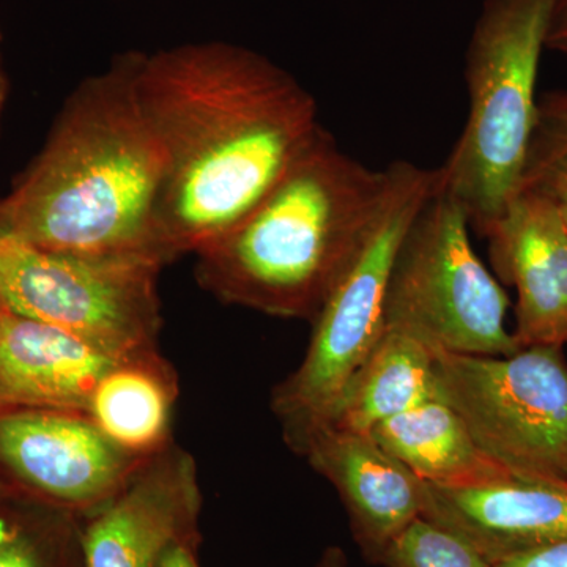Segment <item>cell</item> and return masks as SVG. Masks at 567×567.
I'll list each match as a JSON object with an SVG mask.
<instances>
[{
    "label": "cell",
    "mask_w": 567,
    "mask_h": 567,
    "mask_svg": "<svg viewBox=\"0 0 567 567\" xmlns=\"http://www.w3.org/2000/svg\"><path fill=\"white\" fill-rule=\"evenodd\" d=\"M137 84L163 151L153 229L166 265L237 226L322 130L315 96L237 44L140 52Z\"/></svg>",
    "instance_id": "1"
},
{
    "label": "cell",
    "mask_w": 567,
    "mask_h": 567,
    "mask_svg": "<svg viewBox=\"0 0 567 567\" xmlns=\"http://www.w3.org/2000/svg\"><path fill=\"white\" fill-rule=\"evenodd\" d=\"M137 66L140 51L123 52L71 93L43 151L0 199V229L48 251L166 265L153 229L163 151Z\"/></svg>",
    "instance_id": "2"
},
{
    "label": "cell",
    "mask_w": 567,
    "mask_h": 567,
    "mask_svg": "<svg viewBox=\"0 0 567 567\" xmlns=\"http://www.w3.org/2000/svg\"><path fill=\"white\" fill-rule=\"evenodd\" d=\"M388 169L320 130L267 196L196 256L203 289L226 305L312 322L374 226Z\"/></svg>",
    "instance_id": "3"
},
{
    "label": "cell",
    "mask_w": 567,
    "mask_h": 567,
    "mask_svg": "<svg viewBox=\"0 0 567 567\" xmlns=\"http://www.w3.org/2000/svg\"><path fill=\"white\" fill-rule=\"evenodd\" d=\"M557 0H486L465 58L468 117L439 185L486 237L520 189L537 73Z\"/></svg>",
    "instance_id": "4"
},
{
    "label": "cell",
    "mask_w": 567,
    "mask_h": 567,
    "mask_svg": "<svg viewBox=\"0 0 567 567\" xmlns=\"http://www.w3.org/2000/svg\"><path fill=\"white\" fill-rule=\"evenodd\" d=\"M382 208L360 251L312 319L300 365L275 388L271 409L297 451L328 420L354 371L385 330L388 284L410 226L439 188V169L391 163Z\"/></svg>",
    "instance_id": "5"
},
{
    "label": "cell",
    "mask_w": 567,
    "mask_h": 567,
    "mask_svg": "<svg viewBox=\"0 0 567 567\" xmlns=\"http://www.w3.org/2000/svg\"><path fill=\"white\" fill-rule=\"evenodd\" d=\"M461 205L436 188L410 226L385 300V328L440 352L507 357L520 350L506 328L509 297L481 262Z\"/></svg>",
    "instance_id": "6"
},
{
    "label": "cell",
    "mask_w": 567,
    "mask_h": 567,
    "mask_svg": "<svg viewBox=\"0 0 567 567\" xmlns=\"http://www.w3.org/2000/svg\"><path fill=\"white\" fill-rule=\"evenodd\" d=\"M435 380L439 399L507 475L567 487L563 347H525L507 357L435 350Z\"/></svg>",
    "instance_id": "7"
},
{
    "label": "cell",
    "mask_w": 567,
    "mask_h": 567,
    "mask_svg": "<svg viewBox=\"0 0 567 567\" xmlns=\"http://www.w3.org/2000/svg\"><path fill=\"white\" fill-rule=\"evenodd\" d=\"M162 265L48 251L0 229V301L112 358L158 350Z\"/></svg>",
    "instance_id": "8"
},
{
    "label": "cell",
    "mask_w": 567,
    "mask_h": 567,
    "mask_svg": "<svg viewBox=\"0 0 567 567\" xmlns=\"http://www.w3.org/2000/svg\"><path fill=\"white\" fill-rule=\"evenodd\" d=\"M144 461L115 446L87 413L0 410L6 486L74 516H89L110 503Z\"/></svg>",
    "instance_id": "9"
},
{
    "label": "cell",
    "mask_w": 567,
    "mask_h": 567,
    "mask_svg": "<svg viewBox=\"0 0 567 567\" xmlns=\"http://www.w3.org/2000/svg\"><path fill=\"white\" fill-rule=\"evenodd\" d=\"M196 461L175 445L145 458L110 503L81 517L82 567H158L166 548L199 536Z\"/></svg>",
    "instance_id": "10"
},
{
    "label": "cell",
    "mask_w": 567,
    "mask_h": 567,
    "mask_svg": "<svg viewBox=\"0 0 567 567\" xmlns=\"http://www.w3.org/2000/svg\"><path fill=\"white\" fill-rule=\"evenodd\" d=\"M496 275L517 290L520 349L567 346V230L557 203L520 192L486 234Z\"/></svg>",
    "instance_id": "11"
},
{
    "label": "cell",
    "mask_w": 567,
    "mask_h": 567,
    "mask_svg": "<svg viewBox=\"0 0 567 567\" xmlns=\"http://www.w3.org/2000/svg\"><path fill=\"white\" fill-rule=\"evenodd\" d=\"M295 453L333 484L365 557L380 561L395 537L423 517L424 481L371 434L322 424L309 432Z\"/></svg>",
    "instance_id": "12"
},
{
    "label": "cell",
    "mask_w": 567,
    "mask_h": 567,
    "mask_svg": "<svg viewBox=\"0 0 567 567\" xmlns=\"http://www.w3.org/2000/svg\"><path fill=\"white\" fill-rule=\"evenodd\" d=\"M425 486L423 517L462 537L492 565L567 539V487L516 477Z\"/></svg>",
    "instance_id": "13"
},
{
    "label": "cell",
    "mask_w": 567,
    "mask_h": 567,
    "mask_svg": "<svg viewBox=\"0 0 567 567\" xmlns=\"http://www.w3.org/2000/svg\"><path fill=\"white\" fill-rule=\"evenodd\" d=\"M117 361L61 328L0 312V410L87 412L104 372Z\"/></svg>",
    "instance_id": "14"
},
{
    "label": "cell",
    "mask_w": 567,
    "mask_h": 567,
    "mask_svg": "<svg viewBox=\"0 0 567 567\" xmlns=\"http://www.w3.org/2000/svg\"><path fill=\"white\" fill-rule=\"evenodd\" d=\"M178 377L159 350L121 358L104 372L87 416L130 456L148 458L173 445Z\"/></svg>",
    "instance_id": "15"
},
{
    "label": "cell",
    "mask_w": 567,
    "mask_h": 567,
    "mask_svg": "<svg viewBox=\"0 0 567 567\" xmlns=\"http://www.w3.org/2000/svg\"><path fill=\"white\" fill-rule=\"evenodd\" d=\"M434 399L435 350L415 336L385 328L323 424L371 434L377 425Z\"/></svg>",
    "instance_id": "16"
},
{
    "label": "cell",
    "mask_w": 567,
    "mask_h": 567,
    "mask_svg": "<svg viewBox=\"0 0 567 567\" xmlns=\"http://www.w3.org/2000/svg\"><path fill=\"white\" fill-rule=\"evenodd\" d=\"M371 435L432 486H477L513 477L483 453L456 410L442 399L391 417Z\"/></svg>",
    "instance_id": "17"
},
{
    "label": "cell",
    "mask_w": 567,
    "mask_h": 567,
    "mask_svg": "<svg viewBox=\"0 0 567 567\" xmlns=\"http://www.w3.org/2000/svg\"><path fill=\"white\" fill-rule=\"evenodd\" d=\"M0 567H82L81 517L10 492L0 499Z\"/></svg>",
    "instance_id": "18"
},
{
    "label": "cell",
    "mask_w": 567,
    "mask_h": 567,
    "mask_svg": "<svg viewBox=\"0 0 567 567\" xmlns=\"http://www.w3.org/2000/svg\"><path fill=\"white\" fill-rule=\"evenodd\" d=\"M567 189V91L551 92L537 106L520 192L555 194Z\"/></svg>",
    "instance_id": "19"
},
{
    "label": "cell",
    "mask_w": 567,
    "mask_h": 567,
    "mask_svg": "<svg viewBox=\"0 0 567 567\" xmlns=\"http://www.w3.org/2000/svg\"><path fill=\"white\" fill-rule=\"evenodd\" d=\"M379 563L386 567H494L462 537L424 517L395 537Z\"/></svg>",
    "instance_id": "20"
},
{
    "label": "cell",
    "mask_w": 567,
    "mask_h": 567,
    "mask_svg": "<svg viewBox=\"0 0 567 567\" xmlns=\"http://www.w3.org/2000/svg\"><path fill=\"white\" fill-rule=\"evenodd\" d=\"M494 567H567V539L494 563Z\"/></svg>",
    "instance_id": "21"
},
{
    "label": "cell",
    "mask_w": 567,
    "mask_h": 567,
    "mask_svg": "<svg viewBox=\"0 0 567 567\" xmlns=\"http://www.w3.org/2000/svg\"><path fill=\"white\" fill-rule=\"evenodd\" d=\"M199 536L177 540L166 548L158 567H199L196 559V547Z\"/></svg>",
    "instance_id": "22"
},
{
    "label": "cell",
    "mask_w": 567,
    "mask_h": 567,
    "mask_svg": "<svg viewBox=\"0 0 567 567\" xmlns=\"http://www.w3.org/2000/svg\"><path fill=\"white\" fill-rule=\"evenodd\" d=\"M547 50L567 58V0H557L547 33Z\"/></svg>",
    "instance_id": "23"
},
{
    "label": "cell",
    "mask_w": 567,
    "mask_h": 567,
    "mask_svg": "<svg viewBox=\"0 0 567 567\" xmlns=\"http://www.w3.org/2000/svg\"><path fill=\"white\" fill-rule=\"evenodd\" d=\"M319 567H347L344 551L339 550V548H330L324 554Z\"/></svg>",
    "instance_id": "24"
},
{
    "label": "cell",
    "mask_w": 567,
    "mask_h": 567,
    "mask_svg": "<svg viewBox=\"0 0 567 567\" xmlns=\"http://www.w3.org/2000/svg\"><path fill=\"white\" fill-rule=\"evenodd\" d=\"M7 93H9V81L0 66V118H2L3 106H6Z\"/></svg>",
    "instance_id": "25"
},
{
    "label": "cell",
    "mask_w": 567,
    "mask_h": 567,
    "mask_svg": "<svg viewBox=\"0 0 567 567\" xmlns=\"http://www.w3.org/2000/svg\"><path fill=\"white\" fill-rule=\"evenodd\" d=\"M551 199H554L555 203H557L559 213H561V218H563V221H565V226H566V230H567V189H565V192L555 194V196L551 197Z\"/></svg>",
    "instance_id": "26"
},
{
    "label": "cell",
    "mask_w": 567,
    "mask_h": 567,
    "mask_svg": "<svg viewBox=\"0 0 567 567\" xmlns=\"http://www.w3.org/2000/svg\"><path fill=\"white\" fill-rule=\"evenodd\" d=\"M10 494V488L6 486V483H3L2 477H0V499L3 498V496H7Z\"/></svg>",
    "instance_id": "27"
},
{
    "label": "cell",
    "mask_w": 567,
    "mask_h": 567,
    "mask_svg": "<svg viewBox=\"0 0 567 567\" xmlns=\"http://www.w3.org/2000/svg\"><path fill=\"white\" fill-rule=\"evenodd\" d=\"M2 309H3V305H2V301H0V312H2Z\"/></svg>",
    "instance_id": "28"
},
{
    "label": "cell",
    "mask_w": 567,
    "mask_h": 567,
    "mask_svg": "<svg viewBox=\"0 0 567 567\" xmlns=\"http://www.w3.org/2000/svg\"><path fill=\"white\" fill-rule=\"evenodd\" d=\"M0 40H2V33H0Z\"/></svg>",
    "instance_id": "29"
}]
</instances>
